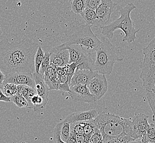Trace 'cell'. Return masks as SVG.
<instances>
[{
	"instance_id": "cell-1",
	"label": "cell",
	"mask_w": 155,
	"mask_h": 143,
	"mask_svg": "<svg viewBox=\"0 0 155 143\" xmlns=\"http://www.w3.org/2000/svg\"><path fill=\"white\" fill-rule=\"evenodd\" d=\"M39 47L29 39L12 42L3 39L0 42V70L5 75L34 73V58Z\"/></svg>"
},
{
	"instance_id": "cell-2",
	"label": "cell",
	"mask_w": 155,
	"mask_h": 143,
	"mask_svg": "<svg viewBox=\"0 0 155 143\" xmlns=\"http://www.w3.org/2000/svg\"><path fill=\"white\" fill-rule=\"evenodd\" d=\"M94 121L102 135L103 140L109 138H122L127 143H129L139 139L135 132L130 118L102 112L99 113Z\"/></svg>"
},
{
	"instance_id": "cell-3",
	"label": "cell",
	"mask_w": 155,
	"mask_h": 143,
	"mask_svg": "<svg viewBox=\"0 0 155 143\" xmlns=\"http://www.w3.org/2000/svg\"><path fill=\"white\" fill-rule=\"evenodd\" d=\"M117 7L120 16L102 28L101 34L106 38L111 39L114 37V32L118 29H120L125 34L123 38V42L131 44L137 39L136 34L140 30L135 29L134 22L130 18L131 12L137 7L133 3H128L124 7L120 5H117Z\"/></svg>"
},
{
	"instance_id": "cell-4",
	"label": "cell",
	"mask_w": 155,
	"mask_h": 143,
	"mask_svg": "<svg viewBox=\"0 0 155 143\" xmlns=\"http://www.w3.org/2000/svg\"><path fill=\"white\" fill-rule=\"evenodd\" d=\"M101 44L96 50L95 70L99 74L110 75L114 65L117 62H122L125 56L119 48L114 46L108 39H102Z\"/></svg>"
},
{
	"instance_id": "cell-5",
	"label": "cell",
	"mask_w": 155,
	"mask_h": 143,
	"mask_svg": "<svg viewBox=\"0 0 155 143\" xmlns=\"http://www.w3.org/2000/svg\"><path fill=\"white\" fill-rule=\"evenodd\" d=\"M101 44V40L93 33L91 27L87 24H81L76 27L67 41L61 45L64 48L72 45H79L91 53L96 51Z\"/></svg>"
},
{
	"instance_id": "cell-6",
	"label": "cell",
	"mask_w": 155,
	"mask_h": 143,
	"mask_svg": "<svg viewBox=\"0 0 155 143\" xmlns=\"http://www.w3.org/2000/svg\"><path fill=\"white\" fill-rule=\"evenodd\" d=\"M65 49H67L69 52V64L76 63L77 69L95 71V61L92 58L91 53L79 45L69 46L65 48Z\"/></svg>"
},
{
	"instance_id": "cell-7",
	"label": "cell",
	"mask_w": 155,
	"mask_h": 143,
	"mask_svg": "<svg viewBox=\"0 0 155 143\" xmlns=\"http://www.w3.org/2000/svg\"><path fill=\"white\" fill-rule=\"evenodd\" d=\"M117 3L111 0H101L97 8L96 9V19L94 27L103 28L108 24L110 16Z\"/></svg>"
},
{
	"instance_id": "cell-8",
	"label": "cell",
	"mask_w": 155,
	"mask_h": 143,
	"mask_svg": "<svg viewBox=\"0 0 155 143\" xmlns=\"http://www.w3.org/2000/svg\"><path fill=\"white\" fill-rule=\"evenodd\" d=\"M91 94L97 101L104 96L108 90V81L105 75L97 73L87 85Z\"/></svg>"
},
{
	"instance_id": "cell-9",
	"label": "cell",
	"mask_w": 155,
	"mask_h": 143,
	"mask_svg": "<svg viewBox=\"0 0 155 143\" xmlns=\"http://www.w3.org/2000/svg\"><path fill=\"white\" fill-rule=\"evenodd\" d=\"M68 93L74 102L90 104L97 101L96 98L90 92L87 85H75L71 87Z\"/></svg>"
},
{
	"instance_id": "cell-10",
	"label": "cell",
	"mask_w": 155,
	"mask_h": 143,
	"mask_svg": "<svg viewBox=\"0 0 155 143\" xmlns=\"http://www.w3.org/2000/svg\"><path fill=\"white\" fill-rule=\"evenodd\" d=\"M13 84L16 85H27L35 89V83L33 74L26 73H11L5 75L3 84Z\"/></svg>"
},
{
	"instance_id": "cell-11",
	"label": "cell",
	"mask_w": 155,
	"mask_h": 143,
	"mask_svg": "<svg viewBox=\"0 0 155 143\" xmlns=\"http://www.w3.org/2000/svg\"><path fill=\"white\" fill-rule=\"evenodd\" d=\"M50 54V63L58 67H63L69 64L70 56L67 49L61 45L54 46L49 51Z\"/></svg>"
},
{
	"instance_id": "cell-12",
	"label": "cell",
	"mask_w": 155,
	"mask_h": 143,
	"mask_svg": "<svg viewBox=\"0 0 155 143\" xmlns=\"http://www.w3.org/2000/svg\"><path fill=\"white\" fill-rule=\"evenodd\" d=\"M149 116L143 113H136L131 119L134 131L139 139L145 135L149 123Z\"/></svg>"
},
{
	"instance_id": "cell-13",
	"label": "cell",
	"mask_w": 155,
	"mask_h": 143,
	"mask_svg": "<svg viewBox=\"0 0 155 143\" xmlns=\"http://www.w3.org/2000/svg\"><path fill=\"white\" fill-rule=\"evenodd\" d=\"M143 60L140 63V69L152 68L155 67V36L143 50Z\"/></svg>"
},
{
	"instance_id": "cell-14",
	"label": "cell",
	"mask_w": 155,
	"mask_h": 143,
	"mask_svg": "<svg viewBox=\"0 0 155 143\" xmlns=\"http://www.w3.org/2000/svg\"><path fill=\"white\" fill-rule=\"evenodd\" d=\"M97 73L90 70L76 69L71 82V87L75 85H87L95 77Z\"/></svg>"
},
{
	"instance_id": "cell-15",
	"label": "cell",
	"mask_w": 155,
	"mask_h": 143,
	"mask_svg": "<svg viewBox=\"0 0 155 143\" xmlns=\"http://www.w3.org/2000/svg\"><path fill=\"white\" fill-rule=\"evenodd\" d=\"M97 110H90L86 111L71 113L66 117V119L70 124L72 123L89 121L95 119L99 115Z\"/></svg>"
},
{
	"instance_id": "cell-16",
	"label": "cell",
	"mask_w": 155,
	"mask_h": 143,
	"mask_svg": "<svg viewBox=\"0 0 155 143\" xmlns=\"http://www.w3.org/2000/svg\"><path fill=\"white\" fill-rule=\"evenodd\" d=\"M33 78L35 83V89L37 94L43 98L44 106H46L48 101V95L50 90L48 85L45 83L44 75L39 73H33Z\"/></svg>"
},
{
	"instance_id": "cell-17",
	"label": "cell",
	"mask_w": 155,
	"mask_h": 143,
	"mask_svg": "<svg viewBox=\"0 0 155 143\" xmlns=\"http://www.w3.org/2000/svg\"><path fill=\"white\" fill-rule=\"evenodd\" d=\"M59 78L60 76L57 73L55 66L50 63L44 75V81L48 87L50 91L58 90Z\"/></svg>"
},
{
	"instance_id": "cell-18",
	"label": "cell",
	"mask_w": 155,
	"mask_h": 143,
	"mask_svg": "<svg viewBox=\"0 0 155 143\" xmlns=\"http://www.w3.org/2000/svg\"><path fill=\"white\" fill-rule=\"evenodd\" d=\"M83 128L84 135L90 140L91 135L97 129L94 119L89 121L79 122Z\"/></svg>"
},
{
	"instance_id": "cell-19",
	"label": "cell",
	"mask_w": 155,
	"mask_h": 143,
	"mask_svg": "<svg viewBox=\"0 0 155 143\" xmlns=\"http://www.w3.org/2000/svg\"><path fill=\"white\" fill-rule=\"evenodd\" d=\"M71 82V80L69 78L67 74L60 76L57 90L60 91L63 96L64 95L66 92H69Z\"/></svg>"
},
{
	"instance_id": "cell-20",
	"label": "cell",
	"mask_w": 155,
	"mask_h": 143,
	"mask_svg": "<svg viewBox=\"0 0 155 143\" xmlns=\"http://www.w3.org/2000/svg\"><path fill=\"white\" fill-rule=\"evenodd\" d=\"M81 17L86 22L87 25L90 27H93L96 19V14L95 11L92 9L85 8L81 13Z\"/></svg>"
},
{
	"instance_id": "cell-21",
	"label": "cell",
	"mask_w": 155,
	"mask_h": 143,
	"mask_svg": "<svg viewBox=\"0 0 155 143\" xmlns=\"http://www.w3.org/2000/svg\"><path fill=\"white\" fill-rule=\"evenodd\" d=\"M60 128V135L63 141L67 143L71 133L70 123L66 120L64 119L61 122Z\"/></svg>"
},
{
	"instance_id": "cell-22",
	"label": "cell",
	"mask_w": 155,
	"mask_h": 143,
	"mask_svg": "<svg viewBox=\"0 0 155 143\" xmlns=\"http://www.w3.org/2000/svg\"><path fill=\"white\" fill-rule=\"evenodd\" d=\"M11 101L14 103L18 107H25L33 109V107L31 106L29 102L27 101V99L18 93L11 98Z\"/></svg>"
},
{
	"instance_id": "cell-23",
	"label": "cell",
	"mask_w": 155,
	"mask_h": 143,
	"mask_svg": "<svg viewBox=\"0 0 155 143\" xmlns=\"http://www.w3.org/2000/svg\"><path fill=\"white\" fill-rule=\"evenodd\" d=\"M3 87L1 89L2 91L5 95L8 98H11L12 96L15 95L18 93V88L17 85L13 84L7 83L3 84Z\"/></svg>"
},
{
	"instance_id": "cell-24",
	"label": "cell",
	"mask_w": 155,
	"mask_h": 143,
	"mask_svg": "<svg viewBox=\"0 0 155 143\" xmlns=\"http://www.w3.org/2000/svg\"><path fill=\"white\" fill-rule=\"evenodd\" d=\"M45 55V52L43 51L42 48L39 46L36 51L35 58H34V65H35V73H39L42 61Z\"/></svg>"
},
{
	"instance_id": "cell-25",
	"label": "cell",
	"mask_w": 155,
	"mask_h": 143,
	"mask_svg": "<svg viewBox=\"0 0 155 143\" xmlns=\"http://www.w3.org/2000/svg\"><path fill=\"white\" fill-rule=\"evenodd\" d=\"M72 10L76 14H80L85 8V0H73L72 2Z\"/></svg>"
},
{
	"instance_id": "cell-26",
	"label": "cell",
	"mask_w": 155,
	"mask_h": 143,
	"mask_svg": "<svg viewBox=\"0 0 155 143\" xmlns=\"http://www.w3.org/2000/svg\"><path fill=\"white\" fill-rule=\"evenodd\" d=\"M67 143H89V139L84 134L73 135L70 134Z\"/></svg>"
},
{
	"instance_id": "cell-27",
	"label": "cell",
	"mask_w": 155,
	"mask_h": 143,
	"mask_svg": "<svg viewBox=\"0 0 155 143\" xmlns=\"http://www.w3.org/2000/svg\"><path fill=\"white\" fill-rule=\"evenodd\" d=\"M146 98L152 111V119L155 122V92H146Z\"/></svg>"
},
{
	"instance_id": "cell-28",
	"label": "cell",
	"mask_w": 155,
	"mask_h": 143,
	"mask_svg": "<svg viewBox=\"0 0 155 143\" xmlns=\"http://www.w3.org/2000/svg\"><path fill=\"white\" fill-rule=\"evenodd\" d=\"M50 65V54L49 51L45 52V55L42 61L40 69V73L41 75H44L45 71L48 68Z\"/></svg>"
},
{
	"instance_id": "cell-29",
	"label": "cell",
	"mask_w": 155,
	"mask_h": 143,
	"mask_svg": "<svg viewBox=\"0 0 155 143\" xmlns=\"http://www.w3.org/2000/svg\"><path fill=\"white\" fill-rule=\"evenodd\" d=\"M70 128H71V133H70L71 134H73V135L84 134L83 128L79 122L71 123Z\"/></svg>"
},
{
	"instance_id": "cell-30",
	"label": "cell",
	"mask_w": 155,
	"mask_h": 143,
	"mask_svg": "<svg viewBox=\"0 0 155 143\" xmlns=\"http://www.w3.org/2000/svg\"><path fill=\"white\" fill-rule=\"evenodd\" d=\"M89 143H104L102 135L98 128L91 135Z\"/></svg>"
},
{
	"instance_id": "cell-31",
	"label": "cell",
	"mask_w": 155,
	"mask_h": 143,
	"mask_svg": "<svg viewBox=\"0 0 155 143\" xmlns=\"http://www.w3.org/2000/svg\"><path fill=\"white\" fill-rule=\"evenodd\" d=\"M61 123H58L54 129V143H67L63 141L60 135Z\"/></svg>"
},
{
	"instance_id": "cell-32",
	"label": "cell",
	"mask_w": 155,
	"mask_h": 143,
	"mask_svg": "<svg viewBox=\"0 0 155 143\" xmlns=\"http://www.w3.org/2000/svg\"><path fill=\"white\" fill-rule=\"evenodd\" d=\"M101 0H86L85 8L96 11L97 8Z\"/></svg>"
},
{
	"instance_id": "cell-33",
	"label": "cell",
	"mask_w": 155,
	"mask_h": 143,
	"mask_svg": "<svg viewBox=\"0 0 155 143\" xmlns=\"http://www.w3.org/2000/svg\"><path fill=\"white\" fill-rule=\"evenodd\" d=\"M147 138L150 139L155 141V125L153 123H149L146 134Z\"/></svg>"
},
{
	"instance_id": "cell-34",
	"label": "cell",
	"mask_w": 155,
	"mask_h": 143,
	"mask_svg": "<svg viewBox=\"0 0 155 143\" xmlns=\"http://www.w3.org/2000/svg\"><path fill=\"white\" fill-rule=\"evenodd\" d=\"M30 87L27 86V85H18V93L23 96L25 98H26L27 101H28V94L29 91Z\"/></svg>"
},
{
	"instance_id": "cell-35",
	"label": "cell",
	"mask_w": 155,
	"mask_h": 143,
	"mask_svg": "<svg viewBox=\"0 0 155 143\" xmlns=\"http://www.w3.org/2000/svg\"><path fill=\"white\" fill-rule=\"evenodd\" d=\"M67 75H68L69 78L72 80V78L74 75L75 72L77 68V65L76 63H72L67 66Z\"/></svg>"
},
{
	"instance_id": "cell-36",
	"label": "cell",
	"mask_w": 155,
	"mask_h": 143,
	"mask_svg": "<svg viewBox=\"0 0 155 143\" xmlns=\"http://www.w3.org/2000/svg\"><path fill=\"white\" fill-rule=\"evenodd\" d=\"M68 66V65H67ZM67 66L63 67H58L55 66V68L57 72V73L59 76H61L63 75H66L67 74Z\"/></svg>"
},
{
	"instance_id": "cell-37",
	"label": "cell",
	"mask_w": 155,
	"mask_h": 143,
	"mask_svg": "<svg viewBox=\"0 0 155 143\" xmlns=\"http://www.w3.org/2000/svg\"><path fill=\"white\" fill-rule=\"evenodd\" d=\"M104 143H124L121 138H109L103 140Z\"/></svg>"
},
{
	"instance_id": "cell-38",
	"label": "cell",
	"mask_w": 155,
	"mask_h": 143,
	"mask_svg": "<svg viewBox=\"0 0 155 143\" xmlns=\"http://www.w3.org/2000/svg\"><path fill=\"white\" fill-rule=\"evenodd\" d=\"M0 101L9 102L11 101V98H8L4 95L2 91L0 89Z\"/></svg>"
},
{
	"instance_id": "cell-39",
	"label": "cell",
	"mask_w": 155,
	"mask_h": 143,
	"mask_svg": "<svg viewBox=\"0 0 155 143\" xmlns=\"http://www.w3.org/2000/svg\"><path fill=\"white\" fill-rule=\"evenodd\" d=\"M141 141L142 143H155V141H152V140L149 139L146 137V135L142 137V138L141 139Z\"/></svg>"
},
{
	"instance_id": "cell-40",
	"label": "cell",
	"mask_w": 155,
	"mask_h": 143,
	"mask_svg": "<svg viewBox=\"0 0 155 143\" xmlns=\"http://www.w3.org/2000/svg\"><path fill=\"white\" fill-rule=\"evenodd\" d=\"M5 79V75H4L2 71L0 70V86L3 85Z\"/></svg>"
},
{
	"instance_id": "cell-41",
	"label": "cell",
	"mask_w": 155,
	"mask_h": 143,
	"mask_svg": "<svg viewBox=\"0 0 155 143\" xmlns=\"http://www.w3.org/2000/svg\"><path fill=\"white\" fill-rule=\"evenodd\" d=\"M128 143H142V142H141L140 139H137V140H134L133 141H130V142Z\"/></svg>"
},
{
	"instance_id": "cell-42",
	"label": "cell",
	"mask_w": 155,
	"mask_h": 143,
	"mask_svg": "<svg viewBox=\"0 0 155 143\" xmlns=\"http://www.w3.org/2000/svg\"><path fill=\"white\" fill-rule=\"evenodd\" d=\"M150 92H155V85L153 86V87H152V89H151L150 90Z\"/></svg>"
},
{
	"instance_id": "cell-43",
	"label": "cell",
	"mask_w": 155,
	"mask_h": 143,
	"mask_svg": "<svg viewBox=\"0 0 155 143\" xmlns=\"http://www.w3.org/2000/svg\"><path fill=\"white\" fill-rule=\"evenodd\" d=\"M21 143H27L26 142H24V141H22V142H21Z\"/></svg>"
}]
</instances>
